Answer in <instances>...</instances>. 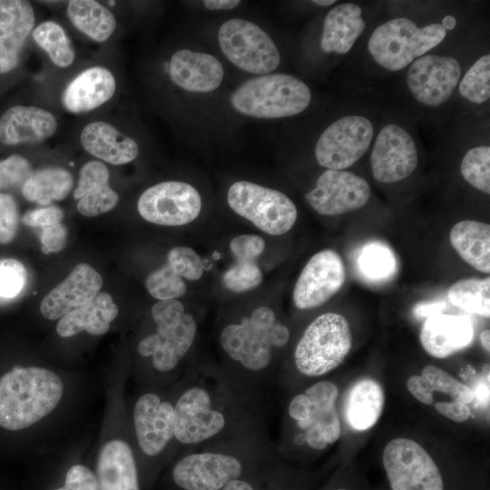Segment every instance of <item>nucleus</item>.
<instances>
[{
	"label": "nucleus",
	"instance_id": "1",
	"mask_svg": "<svg viewBox=\"0 0 490 490\" xmlns=\"http://www.w3.org/2000/svg\"><path fill=\"white\" fill-rule=\"evenodd\" d=\"M120 79L114 63L98 57L80 61L66 75L44 81L39 87V102L55 112L89 117L104 113L119 93Z\"/></svg>",
	"mask_w": 490,
	"mask_h": 490
},
{
	"label": "nucleus",
	"instance_id": "2",
	"mask_svg": "<svg viewBox=\"0 0 490 490\" xmlns=\"http://www.w3.org/2000/svg\"><path fill=\"white\" fill-rule=\"evenodd\" d=\"M64 391L60 377L50 369L16 368L0 377V426L21 430L50 414Z\"/></svg>",
	"mask_w": 490,
	"mask_h": 490
},
{
	"label": "nucleus",
	"instance_id": "3",
	"mask_svg": "<svg viewBox=\"0 0 490 490\" xmlns=\"http://www.w3.org/2000/svg\"><path fill=\"white\" fill-rule=\"evenodd\" d=\"M311 92L299 78L284 74H263L240 84L230 103L239 113L256 118H282L303 112Z\"/></svg>",
	"mask_w": 490,
	"mask_h": 490
},
{
	"label": "nucleus",
	"instance_id": "4",
	"mask_svg": "<svg viewBox=\"0 0 490 490\" xmlns=\"http://www.w3.org/2000/svg\"><path fill=\"white\" fill-rule=\"evenodd\" d=\"M446 30L439 23L424 27L407 17H397L378 25L368 42L372 59L388 71H399L438 45Z\"/></svg>",
	"mask_w": 490,
	"mask_h": 490
},
{
	"label": "nucleus",
	"instance_id": "5",
	"mask_svg": "<svg viewBox=\"0 0 490 490\" xmlns=\"http://www.w3.org/2000/svg\"><path fill=\"white\" fill-rule=\"evenodd\" d=\"M289 338L288 328L277 321L271 309L262 306L243 318L240 324L225 327L220 343L233 360L258 371L269 365L272 348L284 346Z\"/></svg>",
	"mask_w": 490,
	"mask_h": 490
},
{
	"label": "nucleus",
	"instance_id": "6",
	"mask_svg": "<svg viewBox=\"0 0 490 490\" xmlns=\"http://www.w3.org/2000/svg\"><path fill=\"white\" fill-rule=\"evenodd\" d=\"M351 345V330L346 318L334 312L321 314L308 326L298 342L295 365L303 375H324L343 362Z\"/></svg>",
	"mask_w": 490,
	"mask_h": 490
},
{
	"label": "nucleus",
	"instance_id": "7",
	"mask_svg": "<svg viewBox=\"0 0 490 490\" xmlns=\"http://www.w3.org/2000/svg\"><path fill=\"white\" fill-rule=\"evenodd\" d=\"M157 332L143 338L138 351L143 357H152L159 371L172 369L190 349L196 334V323L185 313L177 299L160 300L152 309Z\"/></svg>",
	"mask_w": 490,
	"mask_h": 490
},
{
	"label": "nucleus",
	"instance_id": "8",
	"mask_svg": "<svg viewBox=\"0 0 490 490\" xmlns=\"http://www.w3.org/2000/svg\"><path fill=\"white\" fill-rule=\"evenodd\" d=\"M230 209L270 235H282L295 224L298 211L283 192L250 181H239L229 188Z\"/></svg>",
	"mask_w": 490,
	"mask_h": 490
},
{
	"label": "nucleus",
	"instance_id": "9",
	"mask_svg": "<svg viewBox=\"0 0 490 490\" xmlns=\"http://www.w3.org/2000/svg\"><path fill=\"white\" fill-rule=\"evenodd\" d=\"M220 47L227 59L239 68L255 74H268L280 63L278 47L259 25L241 18L221 24Z\"/></svg>",
	"mask_w": 490,
	"mask_h": 490
},
{
	"label": "nucleus",
	"instance_id": "10",
	"mask_svg": "<svg viewBox=\"0 0 490 490\" xmlns=\"http://www.w3.org/2000/svg\"><path fill=\"white\" fill-rule=\"evenodd\" d=\"M338 396L334 383L320 381L306 389L305 394L297 395L289 404V416L306 430V441L315 449H324L341 435L336 409Z\"/></svg>",
	"mask_w": 490,
	"mask_h": 490
},
{
	"label": "nucleus",
	"instance_id": "11",
	"mask_svg": "<svg viewBox=\"0 0 490 490\" xmlns=\"http://www.w3.org/2000/svg\"><path fill=\"white\" fill-rule=\"evenodd\" d=\"M382 460L391 490H444L436 464L414 440H391L383 450Z\"/></svg>",
	"mask_w": 490,
	"mask_h": 490
},
{
	"label": "nucleus",
	"instance_id": "12",
	"mask_svg": "<svg viewBox=\"0 0 490 490\" xmlns=\"http://www.w3.org/2000/svg\"><path fill=\"white\" fill-rule=\"evenodd\" d=\"M374 136L372 122L363 115L343 116L318 137L315 146L318 163L329 170H345L368 151Z\"/></svg>",
	"mask_w": 490,
	"mask_h": 490
},
{
	"label": "nucleus",
	"instance_id": "13",
	"mask_svg": "<svg viewBox=\"0 0 490 490\" xmlns=\"http://www.w3.org/2000/svg\"><path fill=\"white\" fill-rule=\"evenodd\" d=\"M74 142L96 160L111 165L132 162L140 154L137 140L124 131L114 114L84 117L76 126Z\"/></svg>",
	"mask_w": 490,
	"mask_h": 490
},
{
	"label": "nucleus",
	"instance_id": "14",
	"mask_svg": "<svg viewBox=\"0 0 490 490\" xmlns=\"http://www.w3.org/2000/svg\"><path fill=\"white\" fill-rule=\"evenodd\" d=\"M137 210L145 220L163 226L193 221L201 210V199L191 184L165 181L147 188L139 197Z\"/></svg>",
	"mask_w": 490,
	"mask_h": 490
},
{
	"label": "nucleus",
	"instance_id": "15",
	"mask_svg": "<svg viewBox=\"0 0 490 490\" xmlns=\"http://www.w3.org/2000/svg\"><path fill=\"white\" fill-rule=\"evenodd\" d=\"M373 177L382 183L408 178L418 164V151L410 132L397 123H387L378 132L371 152Z\"/></svg>",
	"mask_w": 490,
	"mask_h": 490
},
{
	"label": "nucleus",
	"instance_id": "16",
	"mask_svg": "<svg viewBox=\"0 0 490 490\" xmlns=\"http://www.w3.org/2000/svg\"><path fill=\"white\" fill-rule=\"evenodd\" d=\"M461 67L452 56L426 54L415 60L407 73V86L419 103L443 105L459 83Z\"/></svg>",
	"mask_w": 490,
	"mask_h": 490
},
{
	"label": "nucleus",
	"instance_id": "17",
	"mask_svg": "<svg viewBox=\"0 0 490 490\" xmlns=\"http://www.w3.org/2000/svg\"><path fill=\"white\" fill-rule=\"evenodd\" d=\"M60 129L58 113L41 102L12 105L0 115V144L40 146Z\"/></svg>",
	"mask_w": 490,
	"mask_h": 490
},
{
	"label": "nucleus",
	"instance_id": "18",
	"mask_svg": "<svg viewBox=\"0 0 490 490\" xmlns=\"http://www.w3.org/2000/svg\"><path fill=\"white\" fill-rule=\"evenodd\" d=\"M37 23L30 1L0 0V78L20 70Z\"/></svg>",
	"mask_w": 490,
	"mask_h": 490
},
{
	"label": "nucleus",
	"instance_id": "19",
	"mask_svg": "<svg viewBox=\"0 0 490 490\" xmlns=\"http://www.w3.org/2000/svg\"><path fill=\"white\" fill-rule=\"evenodd\" d=\"M305 198L318 213L339 215L362 208L370 198V187L354 172L327 169Z\"/></svg>",
	"mask_w": 490,
	"mask_h": 490
},
{
	"label": "nucleus",
	"instance_id": "20",
	"mask_svg": "<svg viewBox=\"0 0 490 490\" xmlns=\"http://www.w3.org/2000/svg\"><path fill=\"white\" fill-rule=\"evenodd\" d=\"M346 273L341 257L335 250L314 254L304 266L293 289V302L299 309L323 305L343 286Z\"/></svg>",
	"mask_w": 490,
	"mask_h": 490
},
{
	"label": "nucleus",
	"instance_id": "21",
	"mask_svg": "<svg viewBox=\"0 0 490 490\" xmlns=\"http://www.w3.org/2000/svg\"><path fill=\"white\" fill-rule=\"evenodd\" d=\"M241 472V463L232 456L200 453L181 458L172 470V477L184 490H220L238 479Z\"/></svg>",
	"mask_w": 490,
	"mask_h": 490
},
{
	"label": "nucleus",
	"instance_id": "22",
	"mask_svg": "<svg viewBox=\"0 0 490 490\" xmlns=\"http://www.w3.org/2000/svg\"><path fill=\"white\" fill-rule=\"evenodd\" d=\"M174 408V436L183 444L204 441L221 431L223 415L211 408L209 394L201 387L186 390Z\"/></svg>",
	"mask_w": 490,
	"mask_h": 490
},
{
	"label": "nucleus",
	"instance_id": "23",
	"mask_svg": "<svg viewBox=\"0 0 490 490\" xmlns=\"http://www.w3.org/2000/svg\"><path fill=\"white\" fill-rule=\"evenodd\" d=\"M102 286L100 273L89 264L80 263L43 299L40 311L47 319L61 318L92 300Z\"/></svg>",
	"mask_w": 490,
	"mask_h": 490
},
{
	"label": "nucleus",
	"instance_id": "24",
	"mask_svg": "<svg viewBox=\"0 0 490 490\" xmlns=\"http://www.w3.org/2000/svg\"><path fill=\"white\" fill-rule=\"evenodd\" d=\"M135 432L142 451L153 456L174 436V408L152 393L142 396L133 410Z\"/></svg>",
	"mask_w": 490,
	"mask_h": 490
},
{
	"label": "nucleus",
	"instance_id": "25",
	"mask_svg": "<svg viewBox=\"0 0 490 490\" xmlns=\"http://www.w3.org/2000/svg\"><path fill=\"white\" fill-rule=\"evenodd\" d=\"M172 83L193 93H209L217 89L223 80L220 62L205 53L180 49L164 64Z\"/></svg>",
	"mask_w": 490,
	"mask_h": 490
},
{
	"label": "nucleus",
	"instance_id": "26",
	"mask_svg": "<svg viewBox=\"0 0 490 490\" xmlns=\"http://www.w3.org/2000/svg\"><path fill=\"white\" fill-rule=\"evenodd\" d=\"M31 43L39 50L45 63L44 81L66 75L80 63L71 34L55 19L39 21L32 32Z\"/></svg>",
	"mask_w": 490,
	"mask_h": 490
},
{
	"label": "nucleus",
	"instance_id": "27",
	"mask_svg": "<svg viewBox=\"0 0 490 490\" xmlns=\"http://www.w3.org/2000/svg\"><path fill=\"white\" fill-rule=\"evenodd\" d=\"M106 163L91 159L79 169L73 196L76 209L83 216L93 217L113 210L119 201L118 192L110 185Z\"/></svg>",
	"mask_w": 490,
	"mask_h": 490
},
{
	"label": "nucleus",
	"instance_id": "28",
	"mask_svg": "<svg viewBox=\"0 0 490 490\" xmlns=\"http://www.w3.org/2000/svg\"><path fill=\"white\" fill-rule=\"evenodd\" d=\"M474 339L471 319L461 315L439 313L426 318L420 331L424 349L438 358L468 347Z\"/></svg>",
	"mask_w": 490,
	"mask_h": 490
},
{
	"label": "nucleus",
	"instance_id": "29",
	"mask_svg": "<svg viewBox=\"0 0 490 490\" xmlns=\"http://www.w3.org/2000/svg\"><path fill=\"white\" fill-rule=\"evenodd\" d=\"M64 6L69 25L83 39L98 45L113 43L119 25L108 5L96 0H69Z\"/></svg>",
	"mask_w": 490,
	"mask_h": 490
},
{
	"label": "nucleus",
	"instance_id": "30",
	"mask_svg": "<svg viewBox=\"0 0 490 490\" xmlns=\"http://www.w3.org/2000/svg\"><path fill=\"white\" fill-rule=\"evenodd\" d=\"M96 470L98 490H140L132 451L122 440H112L102 447Z\"/></svg>",
	"mask_w": 490,
	"mask_h": 490
},
{
	"label": "nucleus",
	"instance_id": "31",
	"mask_svg": "<svg viewBox=\"0 0 490 490\" xmlns=\"http://www.w3.org/2000/svg\"><path fill=\"white\" fill-rule=\"evenodd\" d=\"M361 14L362 9L353 3L340 4L332 8L324 19L321 50L328 54H347L365 29Z\"/></svg>",
	"mask_w": 490,
	"mask_h": 490
},
{
	"label": "nucleus",
	"instance_id": "32",
	"mask_svg": "<svg viewBox=\"0 0 490 490\" xmlns=\"http://www.w3.org/2000/svg\"><path fill=\"white\" fill-rule=\"evenodd\" d=\"M119 309L111 295L99 292L92 300L76 308L60 318L56 331L63 338L74 336L82 331L94 336L106 333L115 319Z\"/></svg>",
	"mask_w": 490,
	"mask_h": 490
},
{
	"label": "nucleus",
	"instance_id": "33",
	"mask_svg": "<svg viewBox=\"0 0 490 490\" xmlns=\"http://www.w3.org/2000/svg\"><path fill=\"white\" fill-rule=\"evenodd\" d=\"M385 404L382 386L375 379L364 377L348 389L344 402V416L354 430L370 429L379 419Z\"/></svg>",
	"mask_w": 490,
	"mask_h": 490
},
{
	"label": "nucleus",
	"instance_id": "34",
	"mask_svg": "<svg viewBox=\"0 0 490 490\" xmlns=\"http://www.w3.org/2000/svg\"><path fill=\"white\" fill-rule=\"evenodd\" d=\"M74 177L66 168L47 164L34 169L21 186L25 200L42 206L64 200L74 190Z\"/></svg>",
	"mask_w": 490,
	"mask_h": 490
},
{
	"label": "nucleus",
	"instance_id": "35",
	"mask_svg": "<svg viewBox=\"0 0 490 490\" xmlns=\"http://www.w3.org/2000/svg\"><path fill=\"white\" fill-rule=\"evenodd\" d=\"M451 245L470 266L490 272V225L476 220H461L450 230Z\"/></svg>",
	"mask_w": 490,
	"mask_h": 490
},
{
	"label": "nucleus",
	"instance_id": "36",
	"mask_svg": "<svg viewBox=\"0 0 490 490\" xmlns=\"http://www.w3.org/2000/svg\"><path fill=\"white\" fill-rule=\"evenodd\" d=\"M452 305L469 313L489 318L490 278H469L452 284L447 290Z\"/></svg>",
	"mask_w": 490,
	"mask_h": 490
},
{
	"label": "nucleus",
	"instance_id": "37",
	"mask_svg": "<svg viewBox=\"0 0 490 490\" xmlns=\"http://www.w3.org/2000/svg\"><path fill=\"white\" fill-rule=\"evenodd\" d=\"M357 265L360 274L374 282L390 279L397 270L394 253L386 244L378 241L366 243L361 248Z\"/></svg>",
	"mask_w": 490,
	"mask_h": 490
},
{
	"label": "nucleus",
	"instance_id": "38",
	"mask_svg": "<svg viewBox=\"0 0 490 490\" xmlns=\"http://www.w3.org/2000/svg\"><path fill=\"white\" fill-rule=\"evenodd\" d=\"M461 96L475 104H481L490 97V55L479 57L466 71L458 83Z\"/></svg>",
	"mask_w": 490,
	"mask_h": 490
},
{
	"label": "nucleus",
	"instance_id": "39",
	"mask_svg": "<svg viewBox=\"0 0 490 490\" xmlns=\"http://www.w3.org/2000/svg\"><path fill=\"white\" fill-rule=\"evenodd\" d=\"M460 172L471 186L490 193V148L488 145H478L469 149L464 155Z\"/></svg>",
	"mask_w": 490,
	"mask_h": 490
},
{
	"label": "nucleus",
	"instance_id": "40",
	"mask_svg": "<svg viewBox=\"0 0 490 490\" xmlns=\"http://www.w3.org/2000/svg\"><path fill=\"white\" fill-rule=\"evenodd\" d=\"M421 376L427 381L433 393L435 391L445 393L451 397L453 400H457L467 405L475 398V394L471 387L438 367L433 365L426 366L422 370Z\"/></svg>",
	"mask_w": 490,
	"mask_h": 490
},
{
	"label": "nucleus",
	"instance_id": "41",
	"mask_svg": "<svg viewBox=\"0 0 490 490\" xmlns=\"http://www.w3.org/2000/svg\"><path fill=\"white\" fill-rule=\"evenodd\" d=\"M145 285L148 292L159 300L176 299L187 291L183 279L168 264L152 272Z\"/></svg>",
	"mask_w": 490,
	"mask_h": 490
},
{
	"label": "nucleus",
	"instance_id": "42",
	"mask_svg": "<svg viewBox=\"0 0 490 490\" xmlns=\"http://www.w3.org/2000/svg\"><path fill=\"white\" fill-rule=\"evenodd\" d=\"M262 272L256 261L235 260V262L223 273L222 283L235 293L246 292L260 285Z\"/></svg>",
	"mask_w": 490,
	"mask_h": 490
},
{
	"label": "nucleus",
	"instance_id": "43",
	"mask_svg": "<svg viewBox=\"0 0 490 490\" xmlns=\"http://www.w3.org/2000/svg\"><path fill=\"white\" fill-rule=\"evenodd\" d=\"M34 171L33 163L24 155L12 154L0 160V192L23 185Z\"/></svg>",
	"mask_w": 490,
	"mask_h": 490
},
{
	"label": "nucleus",
	"instance_id": "44",
	"mask_svg": "<svg viewBox=\"0 0 490 490\" xmlns=\"http://www.w3.org/2000/svg\"><path fill=\"white\" fill-rule=\"evenodd\" d=\"M167 264L182 279L188 280H198L203 274L202 260L190 247L172 248L168 253Z\"/></svg>",
	"mask_w": 490,
	"mask_h": 490
},
{
	"label": "nucleus",
	"instance_id": "45",
	"mask_svg": "<svg viewBox=\"0 0 490 490\" xmlns=\"http://www.w3.org/2000/svg\"><path fill=\"white\" fill-rule=\"evenodd\" d=\"M27 280V271L15 259L0 260V298L12 299L20 294Z\"/></svg>",
	"mask_w": 490,
	"mask_h": 490
},
{
	"label": "nucleus",
	"instance_id": "46",
	"mask_svg": "<svg viewBox=\"0 0 490 490\" xmlns=\"http://www.w3.org/2000/svg\"><path fill=\"white\" fill-rule=\"evenodd\" d=\"M19 225V211L15 197L0 192V244L11 242Z\"/></svg>",
	"mask_w": 490,
	"mask_h": 490
},
{
	"label": "nucleus",
	"instance_id": "47",
	"mask_svg": "<svg viewBox=\"0 0 490 490\" xmlns=\"http://www.w3.org/2000/svg\"><path fill=\"white\" fill-rule=\"evenodd\" d=\"M264 240L255 234L239 235L230 242V250L235 260L256 261L264 251Z\"/></svg>",
	"mask_w": 490,
	"mask_h": 490
},
{
	"label": "nucleus",
	"instance_id": "48",
	"mask_svg": "<svg viewBox=\"0 0 490 490\" xmlns=\"http://www.w3.org/2000/svg\"><path fill=\"white\" fill-rule=\"evenodd\" d=\"M54 490H98V483L89 468L74 465L66 473L64 486Z\"/></svg>",
	"mask_w": 490,
	"mask_h": 490
},
{
	"label": "nucleus",
	"instance_id": "49",
	"mask_svg": "<svg viewBox=\"0 0 490 490\" xmlns=\"http://www.w3.org/2000/svg\"><path fill=\"white\" fill-rule=\"evenodd\" d=\"M64 218L63 210L55 205H48L26 211L23 222L30 227L46 228L60 223Z\"/></svg>",
	"mask_w": 490,
	"mask_h": 490
},
{
	"label": "nucleus",
	"instance_id": "50",
	"mask_svg": "<svg viewBox=\"0 0 490 490\" xmlns=\"http://www.w3.org/2000/svg\"><path fill=\"white\" fill-rule=\"evenodd\" d=\"M67 240V229L62 223L43 228L40 234L42 251L45 254L60 251Z\"/></svg>",
	"mask_w": 490,
	"mask_h": 490
},
{
	"label": "nucleus",
	"instance_id": "51",
	"mask_svg": "<svg viewBox=\"0 0 490 490\" xmlns=\"http://www.w3.org/2000/svg\"><path fill=\"white\" fill-rule=\"evenodd\" d=\"M434 406L438 413L456 422H464L471 416L469 406L457 400L436 402Z\"/></svg>",
	"mask_w": 490,
	"mask_h": 490
},
{
	"label": "nucleus",
	"instance_id": "52",
	"mask_svg": "<svg viewBox=\"0 0 490 490\" xmlns=\"http://www.w3.org/2000/svg\"><path fill=\"white\" fill-rule=\"evenodd\" d=\"M407 387L411 395L421 403L426 405L434 403L433 391L422 376H411L407 381Z\"/></svg>",
	"mask_w": 490,
	"mask_h": 490
},
{
	"label": "nucleus",
	"instance_id": "53",
	"mask_svg": "<svg viewBox=\"0 0 490 490\" xmlns=\"http://www.w3.org/2000/svg\"><path fill=\"white\" fill-rule=\"evenodd\" d=\"M446 303L443 301L418 304L414 309V313L418 318H428L430 316L443 313Z\"/></svg>",
	"mask_w": 490,
	"mask_h": 490
},
{
	"label": "nucleus",
	"instance_id": "54",
	"mask_svg": "<svg viewBox=\"0 0 490 490\" xmlns=\"http://www.w3.org/2000/svg\"><path fill=\"white\" fill-rule=\"evenodd\" d=\"M204 6L211 11L216 10H230L238 6L240 3L239 0H204Z\"/></svg>",
	"mask_w": 490,
	"mask_h": 490
},
{
	"label": "nucleus",
	"instance_id": "55",
	"mask_svg": "<svg viewBox=\"0 0 490 490\" xmlns=\"http://www.w3.org/2000/svg\"><path fill=\"white\" fill-rule=\"evenodd\" d=\"M221 490H254L252 486L240 479H233L230 481Z\"/></svg>",
	"mask_w": 490,
	"mask_h": 490
},
{
	"label": "nucleus",
	"instance_id": "56",
	"mask_svg": "<svg viewBox=\"0 0 490 490\" xmlns=\"http://www.w3.org/2000/svg\"><path fill=\"white\" fill-rule=\"evenodd\" d=\"M480 341L483 348L489 352L490 350V331L489 329H485L480 334Z\"/></svg>",
	"mask_w": 490,
	"mask_h": 490
},
{
	"label": "nucleus",
	"instance_id": "57",
	"mask_svg": "<svg viewBox=\"0 0 490 490\" xmlns=\"http://www.w3.org/2000/svg\"><path fill=\"white\" fill-rule=\"evenodd\" d=\"M442 26L447 30V29H453L456 24V20L452 15H446L442 20Z\"/></svg>",
	"mask_w": 490,
	"mask_h": 490
},
{
	"label": "nucleus",
	"instance_id": "58",
	"mask_svg": "<svg viewBox=\"0 0 490 490\" xmlns=\"http://www.w3.org/2000/svg\"><path fill=\"white\" fill-rule=\"evenodd\" d=\"M312 3L320 6H328L336 3V1L335 0H314L312 1Z\"/></svg>",
	"mask_w": 490,
	"mask_h": 490
},
{
	"label": "nucleus",
	"instance_id": "59",
	"mask_svg": "<svg viewBox=\"0 0 490 490\" xmlns=\"http://www.w3.org/2000/svg\"><path fill=\"white\" fill-rule=\"evenodd\" d=\"M336 490H348V489H345V488H338V489H336Z\"/></svg>",
	"mask_w": 490,
	"mask_h": 490
}]
</instances>
